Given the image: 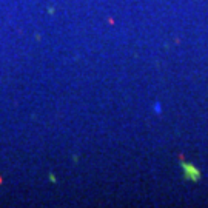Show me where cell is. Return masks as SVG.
Wrapping results in <instances>:
<instances>
[{
    "instance_id": "obj_1",
    "label": "cell",
    "mask_w": 208,
    "mask_h": 208,
    "mask_svg": "<svg viewBox=\"0 0 208 208\" xmlns=\"http://www.w3.org/2000/svg\"><path fill=\"white\" fill-rule=\"evenodd\" d=\"M184 171H185V177L187 179H193V180H197L199 179V171H197V168L194 167V165H188V164H185L184 165Z\"/></svg>"
}]
</instances>
